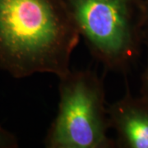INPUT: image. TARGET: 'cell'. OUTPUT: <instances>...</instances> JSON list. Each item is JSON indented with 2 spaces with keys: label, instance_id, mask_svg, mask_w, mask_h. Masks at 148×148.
I'll return each mask as SVG.
<instances>
[{
  "label": "cell",
  "instance_id": "5b68a950",
  "mask_svg": "<svg viewBox=\"0 0 148 148\" xmlns=\"http://www.w3.org/2000/svg\"><path fill=\"white\" fill-rule=\"evenodd\" d=\"M16 147H18V143L16 137L0 126V148H14Z\"/></svg>",
  "mask_w": 148,
  "mask_h": 148
},
{
  "label": "cell",
  "instance_id": "52a82bcc",
  "mask_svg": "<svg viewBox=\"0 0 148 148\" xmlns=\"http://www.w3.org/2000/svg\"><path fill=\"white\" fill-rule=\"evenodd\" d=\"M142 14L144 31L148 29V0H142Z\"/></svg>",
  "mask_w": 148,
  "mask_h": 148
},
{
  "label": "cell",
  "instance_id": "7a4b0ae2",
  "mask_svg": "<svg viewBox=\"0 0 148 148\" xmlns=\"http://www.w3.org/2000/svg\"><path fill=\"white\" fill-rule=\"evenodd\" d=\"M91 53L107 69L123 71L139 53L142 0H66Z\"/></svg>",
  "mask_w": 148,
  "mask_h": 148
},
{
  "label": "cell",
  "instance_id": "6da1fadb",
  "mask_svg": "<svg viewBox=\"0 0 148 148\" xmlns=\"http://www.w3.org/2000/svg\"><path fill=\"white\" fill-rule=\"evenodd\" d=\"M66 0H0V67L16 78H61L81 40Z\"/></svg>",
  "mask_w": 148,
  "mask_h": 148
},
{
  "label": "cell",
  "instance_id": "8992f818",
  "mask_svg": "<svg viewBox=\"0 0 148 148\" xmlns=\"http://www.w3.org/2000/svg\"><path fill=\"white\" fill-rule=\"evenodd\" d=\"M143 41H145L147 47V62L145 71L143 73V78H142V92L141 95L145 96L148 99V29L144 31L143 35Z\"/></svg>",
  "mask_w": 148,
  "mask_h": 148
},
{
  "label": "cell",
  "instance_id": "3957f363",
  "mask_svg": "<svg viewBox=\"0 0 148 148\" xmlns=\"http://www.w3.org/2000/svg\"><path fill=\"white\" fill-rule=\"evenodd\" d=\"M59 104L45 146L49 148H110L104 84L90 70L70 71L59 78Z\"/></svg>",
  "mask_w": 148,
  "mask_h": 148
},
{
  "label": "cell",
  "instance_id": "277c9868",
  "mask_svg": "<svg viewBox=\"0 0 148 148\" xmlns=\"http://www.w3.org/2000/svg\"><path fill=\"white\" fill-rule=\"evenodd\" d=\"M110 124L116 132V145L148 148V99L129 92L108 106Z\"/></svg>",
  "mask_w": 148,
  "mask_h": 148
}]
</instances>
